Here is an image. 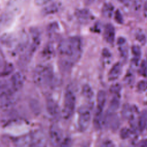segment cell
<instances>
[{"instance_id":"cell-29","label":"cell","mask_w":147,"mask_h":147,"mask_svg":"<svg viewBox=\"0 0 147 147\" xmlns=\"http://www.w3.org/2000/svg\"><path fill=\"white\" fill-rule=\"evenodd\" d=\"M139 147H147V138L140 142Z\"/></svg>"},{"instance_id":"cell-13","label":"cell","mask_w":147,"mask_h":147,"mask_svg":"<svg viewBox=\"0 0 147 147\" xmlns=\"http://www.w3.org/2000/svg\"><path fill=\"white\" fill-rule=\"evenodd\" d=\"M122 71V65L120 62L115 63L108 73V79L110 81L117 80L120 76Z\"/></svg>"},{"instance_id":"cell-15","label":"cell","mask_w":147,"mask_h":147,"mask_svg":"<svg viewBox=\"0 0 147 147\" xmlns=\"http://www.w3.org/2000/svg\"><path fill=\"white\" fill-rule=\"evenodd\" d=\"M138 129L141 131L147 130V110L142 111L140 114L137 120Z\"/></svg>"},{"instance_id":"cell-16","label":"cell","mask_w":147,"mask_h":147,"mask_svg":"<svg viewBox=\"0 0 147 147\" xmlns=\"http://www.w3.org/2000/svg\"><path fill=\"white\" fill-rule=\"evenodd\" d=\"M82 95L86 99L87 103L94 104V92L88 84H84L82 87Z\"/></svg>"},{"instance_id":"cell-20","label":"cell","mask_w":147,"mask_h":147,"mask_svg":"<svg viewBox=\"0 0 147 147\" xmlns=\"http://www.w3.org/2000/svg\"><path fill=\"white\" fill-rule=\"evenodd\" d=\"M139 73L143 76H147V65L146 64V61L145 60L142 61L140 64V67L139 68Z\"/></svg>"},{"instance_id":"cell-28","label":"cell","mask_w":147,"mask_h":147,"mask_svg":"<svg viewBox=\"0 0 147 147\" xmlns=\"http://www.w3.org/2000/svg\"><path fill=\"white\" fill-rule=\"evenodd\" d=\"M131 134V130L127 128H123L121 131V136L122 138H128Z\"/></svg>"},{"instance_id":"cell-26","label":"cell","mask_w":147,"mask_h":147,"mask_svg":"<svg viewBox=\"0 0 147 147\" xmlns=\"http://www.w3.org/2000/svg\"><path fill=\"white\" fill-rule=\"evenodd\" d=\"M102 56L103 57V60H105L106 63H109V61L110 60L111 55L108 49L107 48L103 49L102 52Z\"/></svg>"},{"instance_id":"cell-1","label":"cell","mask_w":147,"mask_h":147,"mask_svg":"<svg viewBox=\"0 0 147 147\" xmlns=\"http://www.w3.org/2000/svg\"><path fill=\"white\" fill-rule=\"evenodd\" d=\"M58 51L63 57L61 61L62 68L65 69H71L82 55V38L78 36H72L63 39L59 44Z\"/></svg>"},{"instance_id":"cell-9","label":"cell","mask_w":147,"mask_h":147,"mask_svg":"<svg viewBox=\"0 0 147 147\" xmlns=\"http://www.w3.org/2000/svg\"><path fill=\"white\" fill-rule=\"evenodd\" d=\"M9 80L14 90L17 92L22 87L25 78L22 73L20 72H16L10 76Z\"/></svg>"},{"instance_id":"cell-12","label":"cell","mask_w":147,"mask_h":147,"mask_svg":"<svg viewBox=\"0 0 147 147\" xmlns=\"http://www.w3.org/2000/svg\"><path fill=\"white\" fill-rule=\"evenodd\" d=\"M115 28L111 24L105 25L103 30V37L105 40L110 44H113L115 39Z\"/></svg>"},{"instance_id":"cell-8","label":"cell","mask_w":147,"mask_h":147,"mask_svg":"<svg viewBox=\"0 0 147 147\" xmlns=\"http://www.w3.org/2000/svg\"><path fill=\"white\" fill-rule=\"evenodd\" d=\"M17 101L15 94H6L0 96V109L5 110L13 106Z\"/></svg>"},{"instance_id":"cell-18","label":"cell","mask_w":147,"mask_h":147,"mask_svg":"<svg viewBox=\"0 0 147 147\" xmlns=\"http://www.w3.org/2000/svg\"><path fill=\"white\" fill-rule=\"evenodd\" d=\"M114 9V6L113 4H112L111 2H105L102 8V14L104 17L110 18L113 15Z\"/></svg>"},{"instance_id":"cell-27","label":"cell","mask_w":147,"mask_h":147,"mask_svg":"<svg viewBox=\"0 0 147 147\" xmlns=\"http://www.w3.org/2000/svg\"><path fill=\"white\" fill-rule=\"evenodd\" d=\"M71 140L69 138H64L59 147H71Z\"/></svg>"},{"instance_id":"cell-25","label":"cell","mask_w":147,"mask_h":147,"mask_svg":"<svg viewBox=\"0 0 147 147\" xmlns=\"http://www.w3.org/2000/svg\"><path fill=\"white\" fill-rule=\"evenodd\" d=\"M100 147H115L114 143L109 139L104 140L100 144Z\"/></svg>"},{"instance_id":"cell-19","label":"cell","mask_w":147,"mask_h":147,"mask_svg":"<svg viewBox=\"0 0 147 147\" xmlns=\"http://www.w3.org/2000/svg\"><path fill=\"white\" fill-rule=\"evenodd\" d=\"M131 53L133 55V62L138 65L141 56V49L138 45H133L131 47Z\"/></svg>"},{"instance_id":"cell-31","label":"cell","mask_w":147,"mask_h":147,"mask_svg":"<svg viewBox=\"0 0 147 147\" xmlns=\"http://www.w3.org/2000/svg\"><path fill=\"white\" fill-rule=\"evenodd\" d=\"M144 10H145V13L146 14V13H147V2L146 3V4H145V5Z\"/></svg>"},{"instance_id":"cell-3","label":"cell","mask_w":147,"mask_h":147,"mask_svg":"<svg viewBox=\"0 0 147 147\" xmlns=\"http://www.w3.org/2000/svg\"><path fill=\"white\" fill-rule=\"evenodd\" d=\"M54 78V74L51 66L46 64L37 65L34 70L33 80L34 83L40 86L51 84Z\"/></svg>"},{"instance_id":"cell-22","label":"cell","mask_w":147,"mask_h":147,"mask_svg":"<svg viewBox=\"0 0 147 147\" xmlns=\"http://www.w3.org/2000/svg\"><path fill=\"white\" fill-rule=\"evenodd\" d=\"M137 88L138 91L140 92H143L147 90V80H142L140 81L137 85Z\"/></svg>"},{"instance_id":"cell-10","label":"cell","mask_w":147,"mask_h":147,"mask_svg":"<svg viewBox=\"0 0 147 147\" xmlns=\"http://www.w3.org/2000/svg\"><path fill=\"white\" fill-rule=\"evenodd\" d=\"M75 16L81 22H88L94 19V16L91 11L88 9L81 8L75 10Z\"/></svg>"},{"instance_id":"cell-32","label":"cell","mask_w":147,"mask_h":147,"mask_svg":"<svg viewBox=\"0 0 147 147\" xmlns=\"http://www.w3.org/2000/svg\"><path fill=\"white\" fill-rule=\"evenodd\" d=\"M145 61H146V65H147V59H146V60Z\"/></svg>"},{"instance_id":"cell-4","label":"cell","mask_w":147,"mask_h":147,"mask_svg":"<svg viewBox=\"0 0 147 147\" xmlns=\"http://www.w3.org/2000/svg\"><path fill=\"white\" fill-rule=\"evenodd\" d=\"M94 104L88 103L82 105L78 109V125L80 131L86 130L90 123L91 118V111Z\"/></svg>"},{"instance_id":"cell-6","label":"cell","mask_w":147,"mask_h":147,"mask_svg":"<svg viewBox=\"0 0 147 147\" xmlns=\"http://www.w3.org/2000/svg\"><path fill=\"white\" fill-rule=\"evenodd\" d=\"M49 138L51 144L53 147H59L64 138L61 129L57 125L53 124L51 126Z\"/></svg>"},{"instance_id":"cell-14","label":"cell","mask_w":147,"mask_h":147,"mask_svg":"<svg viewBox=\"0 0 147 147\" xmlns=\"http://www.w3.org/2000/svg\"><path fill=\"white\" fill-rule=\"evenodd\" d=\"M118 49L123 59H126L128 56V47L126 40L123 37H119L117 40Z\"/></svg>"},{"instance_id":"cell-23","label":"cell","mask_w":147,"mask_h":147,"mask_svg":"<svg viewBox=\"0 0 147 147\" xmlns=\"http://www.w3.org/2000/svg\"><path fill=\"white\" fill-rule=\"evenodd\" d=\"M121 87L119 84L116 83L112 85L110 87V92L113 95H120Z\"/></svg>"},{"instance_id":"cell-7","label":"cell","mask_w":147,"mask_h":147,"mask_svg":"<svg viewBox=\"0 0 147 147\" xmlns=\"http://www.w3.org/2000/svg\"><path fill=\"white\" fill-rule=\"evenodd\" d=\"M104 125L107 127L115 130L119 126V120L115 111L108 110L104 115Z\"/></svg>"},{"instance_id":"cell-17","label":"cell","mask_w":147,"mask_h":147,"mask_svg":"<svg viewBox=\"0 0 147 147\" xmlns=\"http://www.w3.org/2000/svg\"><path fill=\"white\" fill-rule=\"evenodd\" d=\"M60 7L59 2H52L47 4L43 8L42 12L45 14H51L57 12Z\"/></svg>"},{"instance_id":"cell-24","label":"cell","mask_w":147,"mask_h":147,"mask_svg":"<svg viewBox=\"0 0 147 147\" xmlns=\"http://www.w3.org/2000/svg\"><path fill=\"white\" fill-rule=\"evenodd\" d=\"M114 19L119 24H122L123 21L122 15L119 9H117L114 13Z\"/></svg>"},{"instance_id":"cell-11","label":"cell","mask_w":147,"mask_h":147,"mask_svg":"<svg viewBox=\"0 0 147 147\" xmlns=\"http://www.w3.org/2000/svg\"><path fill=\"white\" fill-rule=\"evenodd\" d=\"M47 110L49 115L53 118H56L60 114L59 107L55 100L53 99H49L47 101Z\"/></svg>"},{"instance_id":"cell-30","label":"cell","mask_w":147,"mask_h":147,"mask_svg":"<svg viewBox=\"0 0 147 147\" xmlns=\"http://www.w3.org/2000/svg\"><path fill=\"white\" fill-rule=\"evenodd\" d=\"M6 61H5V58L3 56V53H2V52L0 51V65H1L2 64H3V63H5Z\"/></svg>"},{"instance_id":"cell-5","label":"cell","mask_w":147,"mask_h":147,"mask_svg":"<svg viewBox=\"0 0 147 147\" xmlns=\"http://www.w3.org/2000/svg\"><path fill=\"white\" fill-rule=\"evenodd\" d=\"M76 105V96L72 90L67 88L64 93L63 107L61 114L64 118L67 119L73 115Z\"/></svg>"},{"instance_id":"cell-21","label":"cell","mask_w":147,"mask_h":147,"mask_svg":"<svg viewBox=\"0 0 147 147\" xmlns=\"http://www.w3.org/2000/svg\"><path fill=\"white\" fill-rule=\"evenodd\" d=\"M136 38L137 40H138L142 44H144L146 41L145 34H144V33L141 30H139L138 31H137L136 32Z\"/></svg>"},{"instance_id":"cell-2","label":"cell","mask_w":147,"mask_h":147,"mask_svg":"<svg viewBox=\"0 0 147 147\" xmlns=\"http://www.w3.org/2000/svg\"><path fill=\"white\" fill-rule=\"evenodd\" d=\"M15 144L17 147H47V140L41 131H36L18 137Z\"/></svg>"}]
</instances>
